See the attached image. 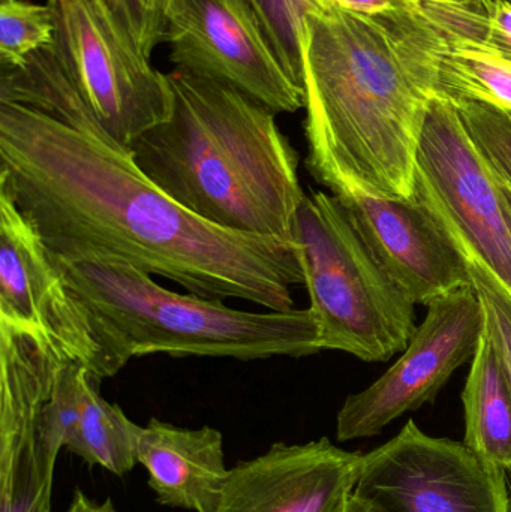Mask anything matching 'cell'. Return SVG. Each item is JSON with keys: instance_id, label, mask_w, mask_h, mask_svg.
Wrapping results in <instances>:
<instances>
[{"instance_id": "cell-1", "label": "cell", "mask_w": 511, "mask_h": 512, "mask_svg": "<svg viewBox=\"0 0 511 512\" xmlns=\"http://www.w3.org/2000/svg\"><path fill=\"white\" fill-rule=\"evenodd\" d=\"M0 188L66 261L111 259L189 294L294 309V240L237 233L183 209L107 135L0 102Z\"/></svg>"}, {"instance_id": "cell-2", "label": "cell", "mask_w": 511, "mask_h": 512, "mask_svg": "<svg viewBox=\"0 0 511 512\" xmlns=\"http://www.w3.org/2000/svg\"><path fill=\"white\" fill-rule=\"evenodd\" d=\"M443 33L420 5L366 15L315 3L302 41L306 170L320 185L410 198L417 147L440 98Z\"/></svg>"}, {"instance_id": "cell-3", "label": "cell", "mask_w": 511, "mask_h": 512, "mask_svg": "<svg viewBox=\"0 0 511 512\" xmlns=\"http://www.w3.org/2000/svg\"><path fill=\"white\" fill-rule=\"evenodd\" d=\"M168 80L170 117L129 149L138 170L209 224L294 240L306 195L299 153L276 113L234 87L179 69Z\"/></svg>"}, {"instance_id": "cell-4", "label": "cell", "mask_w": 511, "mask_h": 512, "mask_svg": "<svg viewBox=\"0 0 511 512\" xmlns=\"http://www.w3.org/2000/svg\"><path fill=\"white\" fill-rule=\"evenodd\" d=\"M51 258L123 366L155 354L255 361L321 352L320 328L309 307L246 312L221 300L171 291L125 262Z\"/></svg>"}, {"instance_id": "cell-5", "label": "cell", "mask_w": 511, "mask_h": 512, "mask_svg": "<svg viewBox=\"0 0 511 512\" xmlns=\"http://www.w3.org/2000/svg\"><path fill=\"white\" fill-rule=\"evenodd\" d=\"M303 285L321 351L389 361L416 333V304L375 258L348 207L323 191L306 195L294 222Z\"/></svg>"}, {"instance_id": "cell-6", "label": "cell", "mask_w": 511, "mask_h": 512, "mask_svg": "<svg viewBox=\"0 0 511 512\" xmlns=\"http://www.w3.org/2000/svg\"><path fill=\"white\" fill-rule=\"evenodd\" d=\"M51 48L102 131L129 152L173 110L168 74L138 50L107 0H48Z\"/></svg>"}, {"instance_id": "cell-7", "label": "cell", "mask_w": 511, "mask_h": 512, "mask_svg": "<svg viewBox=\"0 0 511 512\" xmlns=\"http://www.w3.org/2000/svg\"><path fill=\"white\" fill-rule=\"evenodd\" d=\"M414 192L443 219L465 258L511 295V227L497 174L455 105L432 98L416 159Z\"/></svg>"}, {"instance_id": "cell-8", "label": "cell", "mask_w": 511, "mask_h": 512, "mask_svg": "<svg viewBox=\"0 0 511 512\" xmlns=\"http://www.w3.org/2000/svg\"><path fill=\"white\" fill-rule=\"evenodd\" d=\"M0 322L44 340L63 361L99 378L123 364L93 313L74 294L38 231L0 188Z\"/></svg>"}, {"instance_id": "cell-9", "label": "cell", "mask_w": 511, "mask_h": 512, "mask_svg": "<svg viewBox=\"0 0 511 512\" xmlns=\"http://www.w3.org/2000/svg\"><path fill=\"white\" fill-rule=\"evenodd\" d=\"M353 495L377 512H510L506 471L413 420L363 454Z\"/></svg>"}, {"instance_id": "cell-10", "label": "cell", "mask_w": 511, "mask_h": 512, "mask_svg": "<svg viewBox=\"0 0 511 512\" xmlns=\"http://www.w3.org/2000/svg\"><path fill=\"white\" fill-rule=\"evenodd\" d=\"M483 330L485 312L474 285L435 298L401 358L371 387L347 397L336 439L380 435L402 415L434 402L453 373L473 360Z\"/></svg>"}, {"instance_id": "cell-11", "label": "cell", "mask_w": 511, "mask_h": 512, "mask_svg": "<svg viewBox=\"0 0 511 512\" xmlns=\"http://www.w3.org/2000/svg\"><path fill=\"white\" fill-rule=\"evenodd\" d=\"M176 69L245 93L273 113L305 108L251 0H173L167 36Z\"/></svg>"}, {"instance_id": "cell-12", "label": "cell", "mask_w": 511, "mask_h": 512, "mask_svg": "<svg viewBox=\"0 0 511 512\" xmlns=\"http://www.w3.org/2000/svg\"><path fill=\"white\" fill-rule=\"evenodd\" d=\"M62 363L38 337L0 324V512H51L60 451L38 426Z\"/></svg>"}, {"instance_id": "cell-13", "label": "cell", "mask_w": 511, "mask_h": 512, "mask_svg": "<svg viewBox=\"0 0 511 512\" xmlns=\"http://www.w3.org/2000/svg\"><path fill=\"white\" fill-rule=\"evenodd\" d=\"M330 192L348 207L375 258L414 304L428 306L473 285L458 242L422 195L378 197L348 185Z\"/></svg>"}, {"instance_id": "cell-14", "label": "cell", "mask_w": 511, "mask_h": 512, "mask_svg": "<svg viewBox=\"0 0 511 512\" xmlns=\"http://www.w3.org/2000/svg\"><path fill=\"white\" fill-rule=\"evenodd\" d=\"M362 456L329 438L278 442L230 469L215 512H344Z\"/></svg>"}, {"instance_id": "cell-15", "label": "cell", "mask_w": 511, "mask_h": 512, "mask_svg": "<svg viewBox=\"0 0 511 512\" xmlns=\"http://www.w3.org/2000/svg\"><path fill=\"white\" fill-rule=\"evenodd\" d=\"M138 465L159 505L192 512H215L230 469L218 429H183L152 418L141 427Z\"/></svg>"}, {"instance_id": "cell-16", "label": "cell", "mask_w": 511, "mask_h": 512, "mask_svg": "<svg viewBox=\"0 0 511 512\" xmlns=\"http://www.w3.org/2000/svg\"><path fill=\"white\" fill-rule=\"evenodd\" d=\"M465 444L483 460L511 469V382L488 331L483 330L462 391Z\"/></svg>"}, {"instance_id": "cell-17", "label": "cell", "mask_w": 511, "mask_h": 512, "mask_svg": "<svg viewBox=\"0 0 511 512\" xmlns=\"http://www.w3.org/2000/svg\"><path fill=\"white\" fill-rule=\"evenodd\" d=\"M101 382L98 375L87 370L80 417L65 450L89 466L123 477L138 465L141 426L129 420L119 405L108 403L101 396Z\"/></svg>"}, {"instance_id": "cell-18", "label": "cell", "mask_w": 511, "mask_h": 512, "mask_svg": "<svg viewBox=\"0 0 511 512\" xmlns=\"http://www.w3.org/2000/svg\"><path fill=\"white\" fill-rule=\"evenodd\" d=\"M440 29V27H438ZM441 30V29H440ZM443 33L438 48L440 98L479 99L511 111V62L486 48Z\"/></svg>"}, {"instance_id": "cell-19", "label": "cell", "mask_w": 511, "mask_h": 512, "mask_svg": "<svg viewBox=\"0 0 511 512\" xmlns=\"http://www.w3.org/2000/svg\"><path fill=\"white\" fill-rule=\"evenodd\" d=\"M423 14L450 38L486 48L511 62V3L492 0L491 8L420 3Z\"/></svg>"}, {"instance_id": "cell-20", "label": "cell", "mask_w": 511, "mask_h": 512, "mask_svg": "<svg viewBox=\"0 0 511 512\" xmlns=\"http://www.w3.org/2000/svg\"><path fill=\"white\" fill-rule=\"evenodd\" d=\"M54 23L48 5L26 0L0 3V63L2 68H18L32 54L51 47Z\"/></svg>"}, {"instance_id": "cell-21", "label": "cell", "mask_w": 511, "mask_h": 512, "mask_svg": "<svg viewBox=\"0 0 511 512\" xmlns=\"http://www.w3.org/2000/svg\"><path fill=\"white\" fill-rule=\"evenodd\" d=\"M251 3L285 71L305 90L302 41L305 17L314 8V0H251Z\"/></svg>"}, {"instance_id": "cell-22", "label": "cell", "mask_w": 511, "mask_h": 512, "mask_svg": "<svg viewBox=\"0 0 511 512\" xmlns=\"http://www.w3.org/2000/svg\"><path fill=\"white\" fill-rule=\"evenodd\" d=\"M453 105L498 179L511 189V111L479 99Z\"/></svg>"}, {"instance_id": "cell-23", "label": "cell", "mask_w": 511, "mask_h": 512, "mask_svg": "<svg viewBox=\"0 0 511 512\" xmlns=\"http://www.w3.org/2000/svg\"><path fill=\"white\" fill-rule=\"evenodd\" d=\"M467 261L485 312V330L491 336L511 382V295L482 265L471 259Z\"/></svg>"}, {"instance_id": "cell-24", "label": "cell", "mask_w": 511, "mask_h": 512, "mask_svg": "<svg viewBox=\"0 0 511 512\" xmlns=\"http://www.w3.org/2000/svg\"><path fill=\"white\" fill-rule=\"evenodd\" d=\"M107 3L138 50L150 59L153 50L165 42L173 0H107Z\"/></svg>"}, {"instance_id": "cell-25", "label": "cell", "mask_w": 511, "mask_h": 512, "mask_svg": "<svg viewBox=\"0 0 511 512\" xmlns=\"http://www.w3.org/2000/svg\"><path fill=\"white\" fill-rule=\"evenodd\" d=\"M314 2L329 3V5L344 9V11L366 15V17L405 11V9L417 8L420 5L417 0H314Z\"/></svg>"}, {"instance_id": "cell-26", "label": "cell", "mask_w": 511, "mask_h": 512, "mask_svg": "<svg viewBox=\"0 0 511 512\" xmlns=\"http://www.w3.org/2000/svg\"><path fill=\"white\" fill-rule=\"evenodd\" d=\"M65 512H117V510L111 498L104 499V501H95V499L89 498L86 493L77 490Z\"/></svg>"}, {"instance_id": "cell-27", "label": "cell", "mask_w": 511, "mask_h": 512, "mask_svg": "<svg viewBox=\"0 0 511 512\" xmlns=\"http://www.w3.org/2000/svg\"><path fill=\"white\" fill-rule=\"evenodd\" d=\"M431 5L474 6V8H491L492 0H417Z\"/></svg>"}, {"instance_id": "cell-28", "label": "cell", "mask_w": 511, "mask_h": 512, "mask_svg": "<svg viewBox=\"0 0 511 512\" xmlns=\"http://www.w3.org/2000/svg\"><path fill=\"white\" fill-rule=\"evenodd\" d=\"M344 512H377L372 510L371 507L365 504V502L357 499L356 496L351 493L350 498H348L347 504H345Z\"/></svg>"}, {"instance_id": "cell-29", "label": "cell", "mask_w": 511, "mask_h": 512, "mask_svg": "<svg viewBox=\"0 0 511 512\" xmlns=\"http://www.w3.org/2000/svg\"><path fill=\"white\" fill-rule=\"evenodd\" d=\"M498 180H500V179H498ZM500 183H501V189H503L504 203H506L507 218H509L510 227H511V189L509 188V186L506 185V183L501 182V180H500Z\"/></svg>"}, {"instance_id": "cell-30", "label": "cell", "mask_w": 511, "mask_h": 512, "mask_svg": "<svg viewBox=\"0 0 511 512\" xmlns=\"http://www.w3.org/2000/svg\"><path fill=\"white\" fill-rule=\"evenodd\" d=\"M507 481H509V498H510V512H511V469L507 471Z\"/></svg>"}, {"instance_id": "cell-31", "label": "cell", "mask_w": 511, "mask_h": 512, "mask_svg": "<svg viewBox=\"0 0 511 512\" xmlns=\"http://www.w3.org/2000/svg\"><path fill=\"white\" fill-rule=\"evenodd\" d=\"M507 2H510V3H511V0H507Z\"/></svg>"}]
</instances>
